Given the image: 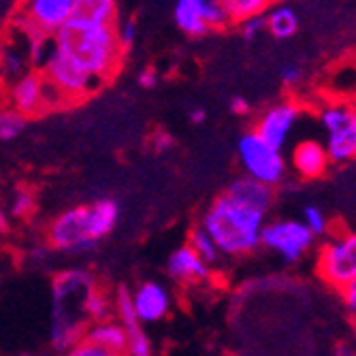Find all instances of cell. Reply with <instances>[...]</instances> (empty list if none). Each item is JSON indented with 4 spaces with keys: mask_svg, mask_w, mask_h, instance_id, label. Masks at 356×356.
Masks as SVG:
<instances>
[{
    "mask_svg": "<svg viewBox=\"0 0 356 356\" xmlns=\"http://www.w3.org/2000/svg\"><path fill=\"white\" fill-rule=\"evenodd\" d=\"M205 118H207V111L205 109H192L190 111V120H192V124H203L205 122Z\"/></svg>",
    "mask_w": 356,
    "mask_h": 356,
    "instance_id": "39",
    "label": "cell"
},
{
    "mask_svg": "<svg viewBox=\"0 0 356 356\" xmlns=\"http://www.w3.org/2000/svg\"><path fill=\"white\" fill-rule=\"evenodd\" d=\"M9 229V216L0 209V231H7Z\"/></svg>",
    "mask_w": 356,
    "mask_h": 356,
    "instance_id": "40",
    "label": "cell"
},
{
    "mask_svg": "<svg viewBox=\"0 0 356 356\" xmlns=\"http://www.w3.org/2000/svg\"><path fill=\"white\" fill-rule=\"evenodd\" d=\"M115 32H118V41H120V45H122V49H128L133 43H135V37H137V24L133 22V19H128V22H124L120 28H115Z\"/></svg>",
    "mask_w": 356,
    "mask_h": 356,
    "instance_id": "33",
    "label": "cell"
},
{
    "mask_svg": "<svg viewBox=\"0 0 356 356\" xmlns=\"http://www.w3.org/2000/svg\"><path fill=\"white\" fill-rule=\"evenodd\" d=\"M75 15L73 0H26L17 24L24 37L32 35H49L54 37L60 26L67 24Z\"/></svg>",
    "mask_w": 356,
    "mask_h": 356,
    "instance_id": "6",
    "label": "cell"
},
{
    "mask_svg": "<svg viewBox=\"0 0 356 356\" xmlns=\"http://www.w3.org/2000/svg\"><path fill=\"white\" fill-rule=\"evenodd\" d=\"M314 237L316 235L299 220L271 222V224H263L261 229V243L277 252L288 263H297L314 245Z\"/></svg>",
    "mask_w": 356,
    "mask_h": 356,
    "instance_id": "7",
    "label": "cell"
},
{
    "mask_svg": "<svg viewBox=\"0 0 356 356\" xmlns=\"http://www.w3.org/2000/svg\"><path fill=\"white\" fill-rule=\"evenodd\" d=\"M239 158L245 169V175L258 181L275 186L284 177L286 163H284L282 149L265 141L256 131L245 133L239 139Z\"/></svg>",
    "mask_w": 356,
    "mask_h": 356,
    "instance_id": "4",
    "label": "cell"
},
{
    "mask_svg": "<svg viewBox=\"0 0 356 356\" xmlns=\"http://www.w3.org/2000/svg\"><path fill=\"white\" fill-rule=\"evenodd\" d=\"M194 3H197V9H199L203 22L207 24V28H218L224 22H229L222 5H220V0H194Z\"/></svg>",
    "mask_w": 356,
    "mask_h": 356,
    "instance_id": "29",
    "label": "cell"
},
{
    "mask_svg": "<svg viewBox=\"0 0 356 356\" xmlns=\"http://www.w3.org/2000/svg\"><path fill=\"white\" fill-rule=\"evenodd\" d=\"M11 105L24 115H37L45 109V77L24 73L11 83Z\"/></svg>",
    "mask_w": 356,
    "mask_h": 356,
    "instance_id": "11",
    "label": "cell"
},
{
    "mask_svg": "<svg viewBox=\"0 0 356 356\" xmlns=\"http://www.w3.org/2000/svg\"><path fill=\"white\" fill-rule=\"evenodd\" d=\"M90 286H94V282L88 271L73 269L67 273H60L54 282V299H67V297L83 295Z\"/></svg>",
    "mask_w": 356,
    "mask_h": 356,
    "instance_id": "19",
    "label": "cell"
},
{
    "mask_svg": "<svg viewBox=\"0 0 356 356\" xmlns=\"http://www.w3.org/2000/svg\"><path fill=\"white\" fill-rule=\"evenodd\" d=\"M273 0H220V5L226 13V19L243 22L254 15H263Z\"/></svg>",
    "mask_w": 356,
    "mask_h": 356,
    "instance_id": "21",
    "label": "cell"
},
{
    "mask_svg": "<svg viewBox=\"0 0 356 356\" xmlns=\"http://www.w3.org/2000/svg\"><path fill=\"white\" fill-rule=\"evenodd\" d=\"M139 83H141V88H145V90L154 88V86L158 83V75H156V71H152V69L141 71V75H139Z\"/></svg>",
    "mask_w": 356,
    "mask_h": 356,
    "instance_id": "38",
    "label": "cell"
},
{
    "mask_svg": "<svg viewBox=\"0 0 356 356\" xmlns=\"http://www.w3.org/2000/svg\"><path fill=\"white\" fill-rule=\"evenodd\" d=\"M83 337L99 346L107 356L126 352V329L120 325V322L99 320L96 327H92L90 331L83 333Z\"/></svg>",
    "mask_w": 356,
    "mask_h": 356,
    "instance_id": "17",
    "label": "cell"
},
{
    "mask_svg": "<svg viewBox=\"0 0 356 356\" xmlns=\"http://www.w3.org/2000/svg\"><path fill=\"white\" fill-rule=\"evenodd\" d=\"M0 73L7 81H15L19 75L26 73V56L22 49L15 47H5L0 54Z\"/></svg>",
    "mask_w": 356,
    "mask_h": 356,
    "instance_id": "24",
    "label": "cell"
},
{
    "mask_svg": "<svg viewBox=\"0 0 356 356\" xmlns=\"http://www.w3.org/2000/svg\"><path fill=\"white\" fill-rule=\"evenodd\" d=\"M54 47L75 60L79 67L107 81L120 67L124 49L115 24L73 15L54 35Z\"/></svg>",
    "mask_w": 356,
    "mask_h": 356,
    "instance_id": "1",
    "label": "cell"
},
{
    "mask_svg": "<svg viewBox=\"0 0 356 356\" xmlns=\"http://www.w3.org/2000/svg\"><path fill=\"white\" fill-rule=\"evenodd\" d=\"M293 167L297 169L299 175L314 179L325 175L327 167H329V156L327 149L318 141H301L295 149H293Z\"/></svg>",
    "mask_w": 356,
    "mask_h": 356,
    "instance_id": "15",
    "label": "cell"
},
{
    "mask_svg": "<svg viewBox=\"0 0 356 356\" xmlns=\"http://www.w3.org/2000/svg\"><path fill=\"white\" fill-rule=\"evenodd\" d=\"M81 309L92 318V320H107L109 314H111V303L107 299L105 293H101V290H96L94 286H90L83 297H81Z\"/></svg>",
    "mask_w": 356,
    "mask_h": 356,
    "instance_id": "23",
    "label": "cell"
},
{
    "mask_svg": "<svg viewBox=\"0 0 356 356\" xmlns=\"http://www.w3.org/2000/svg\"><path fill=\"white\" fill-rule=\"evenodd\" d=\"M169 275L184 284L203 282L209 275V265L190 245H184L169 258Z\"/></svg>",
    "mask_w": 356,
    "mask_h": 356,
    "instance_id": "14",
    "label": "cell"
},
{
    "mask_svg": "<svg viewBox=\"0 0 356 356\" xmlns=\"http://www.w3.org/2000/svg\"><path fill=\"white\" fill-rule=\"evenodd\" d=\"M173 145H175V139H173L169 133H158V135L154 137V147H156L158 152H169Z\"/></svg>",
    "mask_w": 356,
    "mask_h": 356,
    "instance_id": "36",
    "label": "cell"
},
{
    "mask_svg": "<svg viewBox=\"0 0 356 356\" xmlns=\"http://www.w3.org/2000/svg\"><path fill=\"white\" fill-rule=\"evenodd\" d=\"M339 293H341V299L348 305V309L354 312L356 309V280L354 282H348L346 286H341Z\"/></svg>",
    "mask_w": 356,
    "mask_h": 356,
    "instance_id": "35",
    "label": "cell"
},
{
    "mask_svg": "<svg viewBox=\"0 0 356 356\" xmlns=\"http://www.w3.org/2000/svg\"><path fill=\"white\" fill-rule=\"evenodd\" d=\"M303 224L307 226V229H309L314 235H325L327 229H329L325 213H322L318 207H312V205L305 207V211H303Z\"/></svg>",
    "mask_w": 356,
    "mask_h": 356,
    "instance_id": "30",
    "label": "cell"
},
{
    "mask_svg": "<svg viewBox=\"0 0 356 356\" xmlns=\"http://www.w3.org/2000/svg\"><path fill=\"white\" fill-rule=\"evenodd\" d=\"M318 271L322 280L329 282L335 288L346 286L348 282L356 280V237L341 235L331 239L320 252L318 258Z\"/></svg>",
    "mask_w": 356,
    "mask_h": 356,
    "instance_id": "8",
    "label": "cell"
},
{
    "mask_svg": "<svg viewBox=\"0 0 356 356\" xmlns=\"http://www.w3.org/2000/svg\"><path fill=\"white\" fill-rule=\"evenodd\" d=\"M75 3V15L96 19V22H115L118 5L115 0H73Z\"/></svg>",
    "mask_w": 356,
    "mask_h": 356,
    "instance_id": "22",
    "label": "cell"
},
{
    "mask_svg": "<svg viewBox=\"0 0 356 356\" xmlns=\"http://www.w3.org/2000/svg\"><path fill=\"white\" fill-rule=\"evenodd\" d=\"M231 111L235 115H243L250 111V103L248 99H243V96H235V99H231Z\"/></svg>",
    "mask_w": 356,
    "mask_h": 356,
    "instance_id": "37",
    "label": "cell"
},
{
    "mask_svg": "<svg viewBox=\"0 0 356 356\" xmlns=\"http://www.w3.org/2000/svg\"><path fill=\"white\" fill-rule=\"evenodd\" d=\"M265 28L275 39H282V41L290 39V37H295V32L299 30V15L288 5L273 7L271 13L265 17Z\"/></svg>",
    "mask_w": 356,
    "mask_h": 356,
    "instance_id": "18",
    "label": "cell"
},
{
    "mask_svg": "<svg viewBox=\"0 0 356 356\" xmlns=\"http://www.w3.org/2000/svg\"><path fill=\"white\" fill-rule=\"evenodd\" d=\"M265 218L267 209L224 192L207 211L203 229L209 233L220 252L239 256L261 245V229Z\"/></svg>",
    "mask_w": 356,
    "mask_h": 356,
    "instance_id": "2",
    "label": "cell"
},
{
    "mask_svg": "<svg viewBox=\"0 0 356 356\" xmlns=\"http://www.w3.org/2000/svg\"><path fill=\"white\" fill-rule=\"evenodd\" d=\"M241 30H243V39L245 41H254L261 32L265 30V17L263 15H254L241 22Z\"/></svg>",
    "mask_w": 356,
    "mask_h": 356,
    "instance_id": "32",
    "label": "cell"
},
{
    "mask_svg": "<svg viewBox=\"0 0 356 356\" xmlns=\"http://www.w3.org/2000/svg\"><path fill=\"white\" fill-rule=\"evenodd\" d=\"M133 305L139 322H158L167 316L171 299L163 284L145 282L137 288V293H133Z\"/></svg>",
    "mask_w": 356,
    "mask_h": 356,
    "instance_id": "12",
    "label": "cell"
},
{
    "mask_svg": "<svg viewBox=\"0 0 356 356\" xmlns=\"http://www.w3.org/2000/svg\"><path fill=\"white\" fill-rule=\"evenodd\" d=\"M118 218H120V207L111 199H103V201H96V203L88 205V216H86L88 235L94 241L107 237L115 229Z\"/></svg>",
    "mask_w": 356,
    "mask_h": 356,
    "instance_id": "16",
    "label": "cell"
},
{
    "mask_svg": "<svg viewBox=\"0 0 356 356\" xmlns=\"http://www.w3.org/2000/svg\"><path fill=\"white\" fill-rule=\"evenodd\" d=\"M115 314L120 318V325L124 329H131L135 325H141L135 305H133V293L128 288H120L118 290V299H115Z\"/></svg>",
    "mask_w": 356,
    "mask_h": 356,
    "instance_id": "26",
    "label": "cell"
},
{
    "mask_svg": "<svg viewBox=\"0 0 356 356\" xmlns=\"http://www.w3.org/2000/svg\"><path fill=\"white\" fill-rule=\"evenodd\" d=\"M86 329L83 322L62 303H54L51 316V343L58 352H69L81 337Z\"/></svg>",
    "mask_w": 356,
    "mask_h": 356,
    "instance_id": "13",
    "label": "cell"
},
{
    "mask_svg": "<svg viewBox=\"0 0 356 356\" xmlns=\"http://www.w3.org/2000/svg\"><path fill=\"white\" fill-rule=\"evenodd\" d=\"M32 207H35V197L26 190H17V194L13 197V203H11V216H15V218L28 216L32 211Z\"/></svg>",
    "mask_w": 356,
    "mask_h": 356,
    "instance_id": "31",
    "label": "cell"
},
{
    "mask_svg": "<svg viewBox=\"0 0 356 356\" xmlns=\"http://www.w3.org/2000/svg\"><path fill=\"white\" fill-rule=\"evenodd\" d=\"M43 75L64 94V99L69 103L88 99L103 83V79L88 73L75 60H71L67 54L58 51L56 47H51L49 56L43 62Z\"/></svg>",
    "mask_w": 356,
    "mask_h": 356,
    "instance_id": "3",
    "label": "cell"
},
{
    "mask_svg": "<svg viewBox=\"0 0 356 356\" xmlns=\"http://www.w3.org/2000/svg\"><path fill=\"white\" fill-rule=\"evenodd\" d=\"M280 75H282L284 86H297L303 77V71H301V67H297V64H284Z\"/></svg>",
    "mask_w": 356,
    "mask_h": 356,
    "instance_id": "34",
    "label": "cell"
},
{
    "mask_svg": "<svg viewBox=\"0 0 356 356\" xmlns=\"http://www.w3.org/2000/svg\"><path fill=\"white\" fill-rule=\"evenodd\" d=\"M329 135L325 145L329 163H348L356 156V113L350 103L329 105L320 115Z\"/></svg>",
    "mask_w": 356,
    "mask_h": 356,
    "instance_id": "5",
    "label": "cell"
},
{
    "mask_svg": "<svg viewBox=\"0 0 356 356\" xmlns=\"http://www.w3.org/2000/svg\"><path fill=\"white\" fill-rule=\"evenodd\" d=\"M190 248L197 252L207 265L218 261L220 250H218V245L213 243V239L209 237V233L203 229V226H201V229H194L192 231V235H190Z\"/></svg>",
    "mask_w": 356,
    "mask_h": 356,
    "instance_id": "27",
    "label": "cell"
},
{
    "mask_svg": "<svg viewBox=\"0 0 356 356\" xmlns=\"http://www.w3.org/2000/svg\"><path fill=\"white\" fill-rule=\"evenodd\" d=\"M175 24L190 37H201L209 30L207 24L203 22L197 3L194 0H177L175 5Z\"/></svg>",
    "mask_w": 356,
    "mask_h": 356,
    "instance_id": "20",
    "label": "cell"
},
{
    "mask_svg": "<svg viewBox=\"0 0 356 356\" xmlns=\"http://www.w3.org/2000/svg\"><path fill=\"white\" fill-rule=\"evenodd\" d=\"M297 120H299V107L295 103H280L263 113V118L258 120L256 133L271 145L282 149Z\"/></svg>",
    "mask_w": 356,
    "mask_h": 356,
    "instance_id": "10",
    "label": "cell"
},
{
    "mask_svg": "<svg viewBox=\"0 0 356 356\" xmlns=\"http://www.w3.org/2000/svg\"><path fill=\"white\" fill-rule=\"evenodd\" d=\"M88 205L75 207L58 216L49 226V241L56 250L67 254H86L96 241L88 235Z\"/></svg>",
    "mask_w": 356,
    "mask_h": 356,
    "instance_id": "9",
    "label": "cell"
},
{
    "mask_svg": "<svg viewBox=\"0 0 356 356\" xmlns=\"http://www.w3.org/2000/svg\"><path fill=\"white\" fill-rule=\"evenodd\" d=\"M126 352L135 356H147L152 354V343L141 329V325H135L131 329H126Z\"/></svg>",
    "mask_w": 356,
    "mask_h": 356,
    "instance_id": "28",
    "label": "cell"
},
{
    "mask_svg": "<svg viewBox=\"0 0 356 356\" xmlns=\"http://www.w3.org/2000/svg\"><path fill=\"white\" fill-rule=\"evenodd\" d=\"M28 115L19 113L17 109L0 111V141H11L26 131Z\"/></svg>",
    "mask_w": 356,
    "mask_h": 356,
    "instance_id": "25",
    "label": "cell"
}]
</instances>
